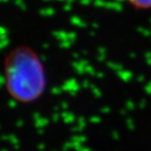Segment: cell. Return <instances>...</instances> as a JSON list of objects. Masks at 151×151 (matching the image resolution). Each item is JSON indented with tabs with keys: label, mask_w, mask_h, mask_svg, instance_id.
I'll use <instances>...</instances> for the list:
<instances>
[{
	"label": "cell",
	"mask_w": 151,
	"mask_h": 151,
	"mask_svg": "<svg viewBox=\"0 0 151 151\" xmlns=\"http://www.w3.org/2000/svg\"><path fill=\"white\" fill-rule=\"evenodd\" d=\"M5 87L10 97L21 104L39 99L47 89V74L39 55L29 46L20 45L4 60Z\"/></svg>",
	"instance_id": "cell-1"
},
{
	"label": "cell",
	"mask_w": 151,
	"mask_h": 151,
	"mask_svg": "<svg viewBox=\"0 0 151 151\" xmlns=\"http://www.w3.org/2000/svg\"><path fill=\"white\" fill-rule=\"evenodd\" d=\"M131 7L136 10L149 11L151 10V0H125Z\"/></svg>",
	"instance_id": "cell-2"
}]
</instances>
